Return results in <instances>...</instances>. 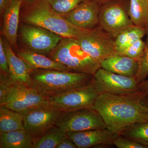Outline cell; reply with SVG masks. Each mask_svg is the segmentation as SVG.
I'll use <instances>...</instances> for the list:
<instances>
[{"instance_id":"obj_1","label":"cell","mask_w":148,"mask_h":148,"mask_svg":"<svg viewBox=\"0 0 148 148\" xmlns=\"http://www.w3.org/2000/svg\"><path fill=\"white\" fill-rule=\"evenodd\" d=\"M142 93L118 95L102 93L98 96L93 109L102 117L107 128L119 135L128 126L148 121V112L141 101Z\"/></svg>"},{"instance_id":"obj_2","label":"cell","mask_w":148,"mask_h":148,"mask_svg":"<svg viewBox=\"0 0 148 148\" xmlns=\"http://www.w3.org/2000/svg\"><path fill=\"white\" fill-rule=\"evenodd\" d=\"M27 8L22 15L25 24L42 27L63 38H79L92 30L79 28L70 23L54 10L46 0H37Z\"/></svg>"},{"instance_id":"obj_3","label":"cell","mask_w":148,"mask_h":148,"mask_svg":"<svg viewBox=\"0 0 148 148\" xmlns=\"http://www.w3.org/2000/svg\"><path fill=\"white\" fill-rule=\"evenodd\" d=\"M93 77V75L85 73L34 69L31 73L30 87L49 98L89 84Z\"/></svg>"},{"instance_id":"obj_4","label":"cell","mask_w":148,"mask_h":148,"mask_svg":"<svg viewBox=\"0 0 148 148\" xmlns=\"http://www.w3.org/2000/svg\"><path fill=\"white\" fill-rule=\"evenodd\" d=\"M48 56L63 64L70 71L93 75L101 68L100 63L84 50L77 38H63Z\"/></svg>"},{"instance_id":"obj_5","label":"cell","mask_w":148,"mask_h":148,"mask_svg":"<svg viewBox=\"0 0 148 148\" xmlns=\"http://www.w3.org/2000/svg\"><path fill=\"white\" fill-rule=\"evenodd\" d=\"M101 92L93 79L89 84L49 97V105L63 112L93 108Z\"/></svg>"},{"instance_id":"obj_6","label":"cell","mask_w":148,"mask_h":148,"mask_svg":"<svg viewBox=\"0 0 148 148\" xmlns=\"http://www.w3.org/2000/svg\"><path fill=\"white\" fill-rule=\"evenodd\" d=\"M129 0H115L101 5L99 27L114 38L132 25L128 13Z\"/></svg>"},{"instance_id":"obj_7","label":"cell","mask_w":148,"mask_h":148,"mask_svg":"<svg viewBox=\"0 0 148 148\" xmlns=\"http://www.w3.org/2000/svg\"><path fill=\"white\" fill-rule=\"evenodd\" d=\"M63 112L49 105L28 109L21 112L24 129L36 142L49 130L55 126Z\"/></svg>"},{"instance_id":"obj_8","label":"cell","mask_w":148,"mask_h":148,"mask_svg":"<svg viewBox=\"0 0 148 148\" xmlns=\"http://www.w3.org/2000/svg\"><path fill=\"white\" fill-rule=\"evenodd\" d=\"M55 125L66 132L107 128L101 114L93 108L63 112Z\"/></svg>"},{"instance_id":"obj_9","label":"cell","mask_w":148,"mask_h":148,"mask_svg":"<svg viewBox=\"0 0 148 148\" xmlns=\"http://www.w3.org/2000/svg\"><path fill=\"white\" fill-rule=\"evenodd\" d=\"M20 35L26 49L45 55H48L63 38L42 27L27 24L20 27Z\"/></svg>"},{"instance_id":"obj_10","label":"cell","mask_w":148,"mask_h":148,"mask_svg":"<svg viewBox=\"0 0 148 148\" xmlns=\"http://www.w3.org/2000/svg\"><path fill=\"white\" fill-rule=\"evenodd\" d=\"M93 80L101 94L127 95L142 93L135 78L114 73L101 68L93 75Z\"/></svg>"},{"instance_id":"obj_11","label":"cell","mask_w":148,"mask_h":148,"mask_svg":"<svg viewBox=\"0 0 148 148\" xmlns=\"http://www.w3.org/2000/svg\"><path fill=\"white\" fill-rule=\"evenodd\" d=\"M49 98L32 88L13 84L4 99L0 103V106H5L12 110L22 112L28 109L48 105Z\"/></svg>"},{"instance_id":"obj_12","label":"cell","mask_w":148,"mask_h":148,"mask_svg":"<svg viewBox=\"0 0 148 148\" xmlns=\"http://www.w3.org/2000/svg\"><path fill=\"white\" fill-rule=\"evenodd\" d=\"M77 40L84 50L99 63L117 53L114 38L99 27Z\"/></svg>"},{"instance_id":"obj_13","label":"cell","mask_w":148,"mask_h":148,"mask_svg":"<svg viewBox=\"0 0 148 148\" xmlns=\"http://www.w3.org/2000/svg\"><path fill=\"white\" fill-rule=\"evenodd\" d=\"M101 5L94 0H85L70 12L62 16L75 26L91 30L99 26Z\"/></svg>"},{"instance_id":"obj_14","label":"cell","mask_w":148,"mask_h":148,"mask_svg":"<svg viewBox=\"0 0 148 148\" xmlns=\"http://www.w3.org/2000/svg\"><path fill=\"white\" fill-rule=\"evenodd\" d=\"M67 134L69 138L78 148H88L101 145H113L114 140L119 135L108 128L68 132Z\"/></svg>"},{"instance_id":"obj_15","label":"cell","mask_w":148,"mask_h":148,"mask_svg":"<svg viewBox=\"0 0 148 148\" xmlns=\"http://www.w3.org/2000/svg\"><path fill=\"white\" fill-rule=\"evenodd\" d=\"M7 58L9 77L14 84H23L30 87L31 73L33 69L22 58L14 52L11 46L5 39H3Z\"/></svg>"},{"instance_id":"obj_16","label":"cell","mask_w":148,"mask_h":148,"mask_svg":"<svg viewBox=\"0 0 148 148\" xmlns=\"http://www.w3.org/2000/svg\"><path fill=\"white\" fill-rule=\"evenodd\" d=\"M24 0H12L3 14L2 34L11 46L16 45L20 12Z\"/></svg>"},{"instance_id":"obj_17","label":"cell","mask_w":148,"mask_h":148,"mask_svg":"<svg viewBox=\"0 0 148 148\" xmlns=\"http://www.w3.org/2000/svg\"><path fill=\"white\" fill-rule=\"evenodd\" d=\"M100 64L106 71L135 79L139 69L138 59L117 53L101 61Z\"/></svg>"},{"instance_id":"obj_18","label":"cell","mask_w":148,"mask_h":148,"mask_svg":"<svg viewBox=\"0 0 148 148\" xmlns=\"http://www.w3.org/2000/svg\"><path fill=\"white\" fill-rule=\"evenodd\" d=\"M17 55L26 61L33 70L42 69L69 71L68 68L63 64L52 60L44 54L24 49L19 51Z\"/></svg>"},{"instance_id":"obj_19","label":"cell","mask_w":148,"mask_h":148,"mask_svg":"<svg viewBox=\"0 0 148 148\" xmlns=\"http://www.w3.org/2000/svg\"><path fill=\"white\" fill-rule=\"evenodd\" d=\"M35 140L24 130L0 132L1 148H34Z\"/></svg>"},{"instance_id":"obj_20","label":"cell","mask_w":148,"mask_h":148,"mask_svg":"<svg viewBox=\"0 0 148 148\" xmlns=\"http://www.w3.org/2000/svg\"><path fill=\"white\" fill-rule=\"evenodd\" d=\"M145 28L132 25L123 31L114 38V44L117 52L126 48L133 43L146 36Z\"/></svg>"},{"instance_id":"obj_21","label":"cell","mask_w":148,"mask_h":148,"mask_svg":"<svg viewBox=\"0 0 148 148\" xmlns=\"http://www.w3.org/2000/svg\"><path fill=\"white\" fill-rule=\"evenodd\" d=\"M24 130L21 112L0 106V132Z\"/></svg>"},{"instance_id":"obj_22","label":"cell","mask_w":148,"mask_h":148,"mask_svg":"<svg viewBox=\"0 0 148 148\" xmlns=\"http://www.w3.org/2000/svg\"><path fill=\"white\" fill-rule=\"evenodd\" d=\"M128 13L132 24L147 29L148 26V0H129Z\"/></svg>"},{"instance_id":"obj_23","label":"cell","mask_w":148,"mask_h":148,"mask_svg":"<svg viewBox=\"0 0 148 148\" xmlns=\"http://www.w3.org/2000/svg\"><path fill=\"white\" fill-rule=\"evenodd\" d=\"M68 137L67 132L55 125L36 140L34 148H56Z\"/></svg>"},{"instance_id":"obj_24","label":"cell","mask_w":148,"mask_h":148,"mask_svg":"<svg viewBox=\"0 0 148 148\" xmlns=\"http://www.w3.org/2000/svg\"><path fill=\"white\" fill-rule=\"evenodd\" d=\"M136 141L147 148L148 121L138 123L125 128L119 135Z\"/></svg>"},{"instance_id":"obj_25","label":"cell","mask_w":148,"mask_h":148,"mask_svg":"<svg viewBox=\"0 0 148 148\" xmlns=\"http://www.w3.org/2000/svg\"><path fill=\"white\" fill-rule=\"evenodd\" d=\"M52 8L60 14L70 12L85 0H46Z\"/></svg>"},{"instance_id":"obj_26","label":"cell","mask_w":148,"mask_h":148,"mask_svg":"<svg viewBox=\"0 0 148 148\" xmlns=\"http://www.w3.org/2000/svg\"><path fill=\"white\" fill-rule=\"evenodd\" d=\"M146 47V42L142 39L138 40L117 53L127 57L138 59L143 54Z\"/></svg>"},{"instance_id":"obj_27","label":"cell","mask_w":148,"mask_h":148,"mask_svg":"<svg viewBox=\"0 0 148 148\" xmlns=\"http://www.w3.org/2000/svg\"><path fill=\"white\" fill-rule=\"evenodd\" d=\"M138 60L139 69L136 79L139 84L144 81L148 75V46L146 47L143 54Z\"/></svg>"},{"instance_id":"obj_28","label":"cell","mask_w":148,"mask_h":148,"mask_svg":"<svg viewBox=\"0 0 148 148\" xmlns=\"http://www.w3.org/2000/svg\"><path fill=\"white\" fill-rule=\"evenodd\" d=\"M113 145L118 148H147L136 141L119 135L114 140Z\"/></svg>"},{"instance_id":"obj_29","label":"cell","mask_w":148,"mask_h":148,"mask_svg":"<svg viewBox=\"0 0 148 148\" xmlns=\"http://www.w3.org/2000/svg\"><path fill=\"white\" fill-rule=\"evenodd\" d=\"M10 77L7 75L0 74V103L4 99L6 94L13 84Z\"/></svg>"},{"instance_id":"obj_30","label":"cell","mask_w":148,"mask_h":148,"mask_svg":"<svg viewBox=\"0 0 148 148\" xmlns=\"http://www.w3.org/2000/svg\"><path fill=\"white\" fill-rule=\"evenodd\" d=\"M0 69L1 73L9 76L8 62L1 37L0 38Z\"/></svg>"},{"instance_id":"obj_31","label":"cell","mask_w":148,"mask_h":148,"mask_svg":"<svg viewBox=\"0 0 148 148\" xmlns=\"http://www.w3.org/2000/svg\"><path fill=\"white\" fill-rule=\"evenodd\" d=\"M77 146L70 138H66L63 140L56 148H77Z\"/></svg>"},{"instance_id":"obj_32","label":"cell","mask_w":148,"mask_h":148,"mask_svg":"<svg viewBox=\"0 0 148 148\" xmlns=\"http://www.w3.org/2000/svg\"><path fill=\"white\" fill-rule=\"evenodd\" d=\"M138 88L139 90L145 96L148 95V79L138 84Z\"/></svg>"},{"instance_id":"obj_33","label":"cell","mask_w":148,"mask_h":148,"mask_svg":"<svg viewBox=\"0 0 148 148\" xmlns=\"http://www.w3.org/2000/svg\"><path fill=\"white\" fill-rule=\"evenodd\" d=\"M12 0H0V14L3 16L5 11L9 5Z\"/></svg>"},{"instance_id":"obj_34","label":"cell","mask_w":148,"mask_h":148,"mask_svg":"<svg viewBox=\"0 0 148 148\" xmlns=\"http://www.w3.org/2000/svg\"><path fill=\"white\" fill-rule=\"evenodd\" d=\"M94 1L101 5L103 4L115 1V0H94Z\"/></svg>"},{"instance_id":"obj_35","label":"cell","mask_w":148,"mask_h":148,"mask_svg":"<svg viewBox=\"0 0 148 148\" xmlns=\"http://www.w3.org/2000/svg\"><path fill=\"white\" fill-rule=\"evenodd\" d=\"M36 1H37V0H24V1H23V3H25L26 4H27V5H28Z\"/></svg>"},{"instance_id":"obj_36","label":"cell","mask_w":148,"mask_h":148,"mask_svg":"<svg viewBox=\"0 0 148 148\" xmlns=\"http://www.w3.org/2000/svg\"><path fill=\"white\" fill-rule=\"evenodd\" d=\"M147 34H146V35H147V41H146V47L148 46V27H147Z\"/></svg>"},{"instance_id":"obj_37","label":"cell","mask_w":148,"mask_h":148,"mask_svg":"<svg viewBox=\"0 0 148 148\" xmlns=\"http://www.w3.org/2000/svg\"><path fill=\"white\" fill-rule=\"evenodd\" d=\"M145 109H146V111H147V112H148V107H146V106Z\"/></svg>"},{"instance_id":"obj_38","label":"cell","mask_w":148,"mask_h":148,"mask_svg":"<svg viewBox=\"0 0 148 148\" xmlns=\"http://www.w3.org/2000/svg\"><path fill=\"white\" fill-rule=\"evenodd\" d=\"M147 148H148V147H147Z\"/></svg>"}]
</instances>
